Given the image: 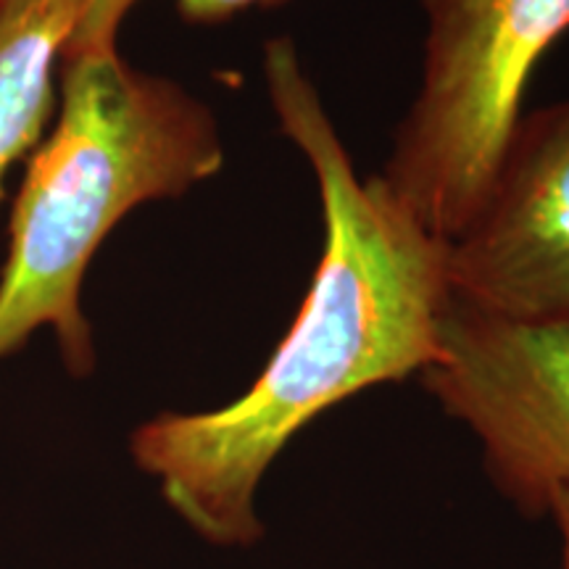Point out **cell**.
Wrapping results in <instances>:
<instances>
[{
    "mask_svg": "<svg viewBox=\"0 0 569 569\" xmlns=\"http://www.w3.org/2000/svg\"><path fill=\"white\" fill-rule=\"evenodd\" d=\"M269 103L315 172L325 246L315 277L253 386L222 409L159 415L130 438L142 472L203 540L248 549L261 540L256 493L306 425L361 390L422 375L453 301L448 243L380 174L361 180L296 42L264 46Z\"/></svg>",
    "mask_w": 569,
    "mask_h": 569,
    "instance_id": "6da1fadb",
    "label": "cell"
},
{
    "mask_svg": "<svg viewBox=\"0 0 569 569\" xmlns=\"http://www.w3.org/2000/svg\"><path fill=\"white\" fill-rule=\"evenodd\" d=\"M61 111L27 163L0 274V359L53 327L74 377L96 367L82 282L132 209L180 198L224 167L217 117L119 51L61 63Z\"/></svg>",
    "mask_w": 569,
    "mask_h": 569,
    "instance_id": "7a4b0ae2",
    "label": "cell"
},
{
    "mask_svg": "<svg viewBox=\"0 0 569 569\" xmlns=\"http://www.w3.org/2000/svg\"><path fill=\"white\" fill-rule=\"evenodd\" d=\"M422 13L419 88L380 177L448 240L478 206L532 71L569 32V0H422Z\"/></svg>",
    "mask_w": 569,
    "mask_h": 569,
    "instance_id": "3957f363",
    "label": "cell"
},
{
    "mask_svg": "<svg viewBox=\"0 0 569 569\" xmlns=\"http://www.w3.org/2000/svg\"><path fill=\"white\" fill-rule=\"evenodd\" d=\"M422 386L480 440L490 482L528 519L569 488V327L507 322L453 298Z\"/></svg>",
    "mask_w": 569,
    "mask_h": 569,
    "instance_id": "277c9868",
    "label": "cell"
},
{
    "mask_svg": "<svg viewBox=\"0 0 569 569\" xmlns=\"http://www.w3.org/2000/svg\"><path fill=\"white\" fill-rule=\"evenodd\" d=\"M448 243L457 301L569 327V98L519 113L478 206Z\"/></svg>",
    "mask_w": 569,
    "mask_h": 569,
    "instance_id": "5b68a950",
    "label": "cell"
},
{
    "mask_svg": "<svg viewBox=\"0 0 569 569\" xmlns=\"http://www.w3.org/2000/svg\"><path fill=\"white\" fill-rule=\"evenodd\" d=\"M82 0H0V201L11 167L40 146L53 111V71Z\"/></svg>",
    "mask_w": 569,
    "mask_h": 569,
    "instance_id": "8992f818",
    "label": "cell"
},
{
    "mask_svg": "<svg viewBox=\"0 0 569 569\" xmlns=\"http://www.w3.org/2000/svg\"><path fill=\"white\" fill-rule=\"evenodd\" d=\"M140 0H82V13L71 34L63 61L117 51V34ZM290 0H177V11L190 24H222L246 11H269L288 6Z\"/></svg>",
    "mask_w": 569,
    "mask_h": 569,
    "instance_id": "52a82bcc",
    "label": "cell"
},
{
    "mask_svg": "<svg viewBox=\"0 0 569 569\" xmlns=\"http://www.w3.org/2000/svg\"><path fill=\"white\" fill-rule=\"evenodd\" d=\"M549 517L553 519V525H557L561 543L557 569H569V488L553 490L549 501Z\"/></svg>",
    "mask_w": 569,
    "mask_h": 569,
    "instance_id": "ba28073f",
    "label": "cell"
}]
</instances>
